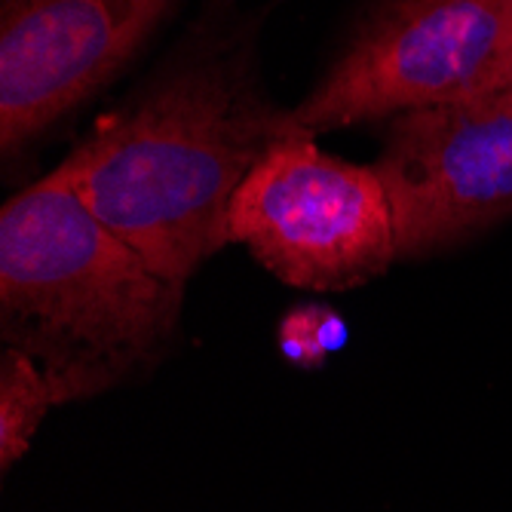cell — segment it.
I'll use <instances>...</instances> for the list:
<instances>
[{
    "label": "cell",
    "mask_w": 512,
    "mask_h": 512,
    "mask_svg": "<svg viewBox=\"0 0 512 512\" xmlns=\"http://www.w3.org/2000/svg\"><path fill=\"white\" fill-rule=\"evenodd\" d=\"M258 25L234 0H209L62 160L80 200L175 286L230 243V203L261 157L304 132L261 83Z\"/></svg>",
    "instance_id": "cell-1"
},
{
    "label": "cell",
    "mask_w": 512,
    "mask_h": 512,
    "mask_svg": "<svg viewBox=\"0 0 512 512\" xmlns=\"http://www.w3.org/2000/svg\"><path fill=\"white\" fill-rule=\"evenodd\" d=\"M184 286L92 212L59 163L0 212V329L74 402L154 365L175 338Z\"/></svg>",
    "instance_id": "cell-2"
},
{
    "label": "cell",
    "mask_w": 512,
    "mask_h": 512,
    "mask_svg": "<svg viewBox=\"0 0 512 512\" xmlns=\"http://www.w3.org/2000/svg\"><path fill=\"white\" fill-rule=\"evenodd\" d=\"M512 89V0H381L292 108L313 138Z\"/></svg>",
    "instance_id": "cell-3"
},
{
    "label": "cell",
    "mask_w": 512,
    "mask_h": 512,
    "mask_svg": "<svg viewBox=\"0 0 512 512\" xmlns=\"http://www.w3.org/2000/svg\"><path fill=\"white\" fill-rule=\"evenodd\" d=\"M227 234L286 286L313 292L362 286L399 258L378 169L325 154L310 132L276 142L246 175Z\"/></svg>",
    "instance_id": "cell-4"
},
{
    "label": "cell",
    "mask_w": 512,
    "mask_h": 512,
    "mask_svg": "<svg viewBox=\"0 0 512 512\" xmlns=\"http://www.w3.org/2000/svg\"><path fill=\"white\" fill-rule=\"evenodd\" d=\"M181 0H0V154L19 163L117 80Z\"/></svg>",
    "instance_id": "cell-5"
},
{
    "label": "cell",
    "mask_w": 512,
    "mask_h": 512,
    "mask_svg": "<svg viewBox=\"0 0 512 512\" xmlns=\"http://www.w3.org/2000/svg\"><path fill=\"white\" fill-rule=\"evenodd\" d=\"M396 255L424 258L512 215V89L390 120L378 160Z\"/></svg>",
    "instance_id": "cell-6"
},
{
    "label": "cell",
    "mask_w": 512,
    "mask_h": 512,
    "mask_svg": "<svg viewBox=\"0 0 512 512\" xmlns=\"http://www.w3.org/2000/svg\"><path fill=\"white\" fill-rule=\"evenodd\" d=\"M59 402L43 368L22 350L4 347L0 359V463L4 473L28 451L40 421Z\"/></svg>",
    "instance_id": "cell-7"
},
{
    "label": "cell",
    "mask_w": 512,
    "mask_h": 512,
    "mask_svg": "<svg viewBox=\"0 0 512 512\" xmlns=\"http://www.w3.org/2000/svg\"><path fill=\"white\" fill-rule=\"evenodd\" d=\"M347 341V322L329 304H304L279 322L283 356L301 368H319L325 356L341 350Z\"/></svg>",
    "instance_id": "cell-8"
}]
</instances>
